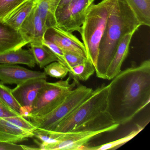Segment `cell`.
I'll list each match as a JSON object with an SVG mask.
<instances>
[{"instance_id":"7","label":"cell","mask_w":150,"mask_h":150,"mask_svg":"<svg viewBox=\"0 0 150 150\" xmlns=\"http://www.w3.org/2000/svg\"><path fill=\"white\" fill-rule=\"evenodd\" d=\"M120 125L115 123L106 129L94 131H71L58 133L50 131L56 142L39 147L40 150H83L88 142L98 135L116 129Z\"/></svg>"},{"instance_id":"26","label":"cell","mask_w":150,"mask_h":150,"mask_svg":"<svg viewBox=\"0 0 150 150\" xmlns=\"http://www.w3.org/2000/svg\"><path fill=\"white\" fill-rule=\"evenodd\" d=\"M27 0H0V22Z\"/></svg>"},{"instance_id":"25","label":"cell","mask_w":150,"mask_h":150,"mask_svg":"<svg viewBox=\"0 0 150 150\" xmlns=\"http://www.w3.org/2000/svg\"><path fill=\"white\" fill-rule=\"evenodd\" d=\"M44 68L46 75L56 79H64L69 73V69L58 61L52 62Z\"/></svg>"},{"instance_id":"15","label":"cell","mask_w":150,"mask_h":150,"mask_svg":"<svg viewBox=\"0 0 150 150\" xmlns=\"http://www.w3.org/2000/svg\"><path fill=\"white\" fill-rule=\"evenodd\" d=\"M34 136L33 132L23 129L0 117V142L17 144Z\"/></svg>"},{"instance_id":"32","label":"cell","mask_w":150,"mask_h":150,"mask_svg":"<svg viewBox=\"0 0 150 150\" xmlns=\"http://www.w3.org/2000/svg\"><path fill=\"white\" fill-rule=\"evenodd\" d=\"M32 110H33L32 106H22L20 110V115L25 118H28L30 116Z\"/></svg>"},{"instance_id":"29","label":"cell","mask_w":150,"mask_h":150,"mask_svg":"<svg viewBox=\"0 0 150 150\" xmlns=\"http://www.w3.org/2000/svg\"><path fill=\"white\" fill-rule=\"evenodd\" d=\"M64 52L67 67L69 69V72L72 67L82 64L88 59L73 52L65 51H64Z\"/></svg>"},{"instance_id":"27","label":"cell","mask_w":150,"mask_h":150,"mask_svg":"<svg viewBox=\"0 0 150 150\" xmlns=\"http://www.w3.org/2000/svg\"><path fill=\"white\" fill-rule=\"evenodd\" d=\"M4 118L13 124L28 131L33 132L37 129L31 122L21 115Z\"/></svg>"},{"instance_id":"12","label":"cell","mask_w":150,"mask_h":150,"mask_svg":"<svg viewBox=\"0 0 150 150\" xmlns=\"http://www.w3.org/2000/svg\"><path fill=\"white\" fill-rule=\"evenodd\" d=\"M47 29L45 23L37 11L35 6L22 23L19 30L29 44L42 43Z\"/></svg>"},{"instance_id":"11","label":"cell","mask_w":150,"mask_h":150,"mask_svg":"<svg viewBox=\"0 0 150 150\" xmlns=\"http://www.w3.org/2000/svg\"><path fill=\"white\" fill-rule=\"evenodd\" d=\"M46 79L36 78L28 80L17 85L12 92L21 106L33 107L41 89L47 82Z\"/></svg>"},{"instance_id":"5","label":"cell","mask_w":150,"mask_h":150,"mask_svg":"<svg viewBox=\"0 0 150 150\" xmlns=\"http://www.w3.org/2000/svg\"><path fill=\"white\" fill-rule=\"evenodd\" d=\"M93 90L80 85L74 88L63 102L47 115L30 116V121L38 129L53 131L63 119L69 116L92 94Z\"/></svg>"},{"instance_id":"31","label":"cell","mask_w":150,"mask_h":150,"mask_svg":"<svg viewBox=\"0 0 150 150\" xmlns=\"http://www.w3.org/2000/svg\"><path fill=\"white\" fill-rule=\"evenodd\" d=\"M0 150H23L22 145L0 142Z\"/></svg>"},{"instance_id":"10","label":"cell","mask_w":150,"mask_h":150,"mask_svg":"<svg viewBox=\"0 0 150 150\" xmlns=\"http://www.w3.org/2000/svg\"><path fill=\"white\" fill-rule=\"evenodd\" d=\"M47 79L44 72L34 71L12 64H0V81L3 84L18 85L28 80Z\"/></svg>"},{"instance_id":"17","label":"cell","mask_w":150,"mask_h":150,"mask_svg":"<svg viewBox=\"0 0 150 150\" xmlns=\"http://www.w3.org/2000/svg\"><path fill=\"white\" fill-rule=\"evenodd\" d=\"M38 1V0H27L8 16L3 21L19 30L22 23L36 6Z\"/></svg>"},{"instance_id":"23","label":"cell","mask_w":150,"mask_h":150,"mask_svg":"<svg viewBox=\"0 0 150 150\" xmlns=\"http://www.w3.org/2000/svg\"><path fill=\"white\" fill-rule=\"evenodd\" d=\"M144 128V126L137 125V129L132 131L126 136L119 139L117 140L108 142L106 144L95 146H88L87 145L84 148V150H106L108 149H114L121 146L128 142L137 136Z\"/></svg>"},{"instance_id":"30","label":"cell","mask_w":150,"mask_h":150,"mask_svg":"<svg viewBox=\"0 0 150 150\" xmlns=\"http://www.w3.org/2000/svg\"><path fill=\"white\" fill-rule=\"evenodd\" d=\"M21 115L10 109L6 105L0 98V117H10Z\"/></svg>"},{"instance_id":"28","label":"cell","mask_w":150,"mask_h":150,"mask_svg":"<svg viewBox=\"0 0 150 150\" xmlns=\"http://www.w3.org/2000/svg\"><path fill=\"white\" fill-rule=\"evenodd\" d=\"M42 44L48 47L53 52V54L57 58L59 62L67 67V64L65 58L64 52L62 49L53 42L48 41L44 38L43 40Z\"/></svg>"},{"instance_id":"9","label":"cell","mask_w":150,"mask_h":150,"mask_svg":"<svg viewBox=\"0 0 150 150\" xmlns=\"http://www.w3.org/2000/svg\"><path fill=\"white\" fill-rule=\"evenodd\" d=\"M44 38L53 42L64 51L73 52L87 58L83 42L71 33L55 26L47 29Z\"/></svg>"},{"instance_id":"8","label":"cell","mask_w":150,"mask_h":150,"mask_svg":"<svg viewBox=\"0 0 150 150\" xmlns=\"http://www.w3.org/2000/svg\"><path fill=\"white\" fill-rule=\"evenodd\" d=\"M95 0H72L55 13L56 27L72 33L79 32L90 6Z\"/></svg>"},{"instance_id":"4","label":"cell","mask_w":150,"mask_h":150,"mask_svg":"<svg viewBox=\"0 0 150 150\" xmlns=\"http://www.w3.org/2000/svg\"><path fill=\"white\" fill-rule=\"evenodd\" d=\"M109 86L104 84L93 90L92 94L53 131L64 133L72 131L82 124L107 111Z\"/></svg>"},{"instance_id":"18","label":"cell","mask_w":150,"mask_h":150,"mask_svg":"<svg viewBox=\"0 0 150 150\" xmlns=\"http://www.w3.org/2000/svg\"><path fill=\"white\" fill-rule=\"evenodd\" d=\"M61 0H38L37 11L48 28L56 26L55 13Z\"/></svg>"},{"instance_id":"2","label":"cell","mask_w":150,"mask_h":150,"mask_svg":"<svg viewBox=\"0 0 150 150\" xmlns=\"http://www.w3.org/2000/svg\"><path fill=\"white\" fill-rule=\"evenodd\" d=\"M140 26L125 0H116L99 46L95 68L98 78L106 79L108 68L121 38L128 33L136 32Z\"/></svg>"},{"instance_id":"16","label":"cell","mask_w":150,"mask_h":150,"mask_svg":"<svg viewBox=\"0 0 150 150\" xmlns=\"http://www.w3.org/2000/svg\"><path fill=\"white\" fill-rule=\"evenodd\" d=\"M0 64H21L34 68L36 62L30 49L27 50L22 48L0 54Z\"/></svg>"},{"instance_id":"1","label":"cell","mask_w":150,"mask_h":150,"mask_svg":"<svg viewBox=\"0 0 150 150\" xmlns=\"http://www.w3.org/2000/svg\"><path fill=\"white\" fill-rule=\"evenodd\" d=\"M109 84L108 110L116 123H128L150 102V61L121 71Z\"/></svg>"},{"instance_id":"19","label":"cell","mask_w":150,"mask_h":150,"mask_svg":"<svg viewBox=\"0 0 150 150\" xmlns=\"http://www.w3.org/2000/svg\"><path fill=\"white\" fill-rule=\"evenodd\" d=\"M115 123L107 110L78 126L72 131L100 130Z\"/></svg>"},{"instance_id":"14","label":"cell","mask_w":150,"mask_h":150,"mask_svg":"<svg viewBox=\"0 0 150 150\" xmlns=\"http://www.w3.org/2000/svg\"><path fill=\"white\" fill-rule=\"evenodd\" d=\"M135 32L128 33L121 38L108 68L106 79L111 80L122 71V64L129 53L130 43Z\"/></svg>"},{"instance_id":"33","label":"cell","mask_w":150,"mask_h":150,"mask_svg":"<svg viewBox=\"0 0 150 150\" xmlns=\"http://www.w3.org/2000/svg\"><path fill=\"white\" fill-rule=\"evenodd\" d=\"M71 1L72 0H61L60 3H59L58 6L57 8V10H58V9L62 8L63 7L67 5L69 2H71Z\"/></svg>"},{"instance_id":"34","label":"cell","mask_w":150,"mask_h":150,"mask_svg":"<svg viewBox=\"0 0 150 150\" xmlns=\"http://www.w3.org/2000/svg\"><path fill=\"white\" fill-rule=\"evenodd\" d=\"M23 150H40L39 147H37L35 146H27L22 145Z\"/></svg>"},{"instance_id":"6","label":"cell","mask_w":150,"mask_h":150,"mask_svg":"<svg viewBox=\"0 0 150 150\" xmlns=\"http://www.w3.org/2000/svg\"><path fill=\"white\" fill-rule=\"evenodd\" d=\"M71 79L70 75L65 80L46 82L38 93L30 117L47 115L61 104L76 85L79 84L74 80L72 83H71Z\"/></svg>"},{"instance_id":"24","label":"cell","mask_w":150,"mask_h":150,"mask_svg":"<svg viewBox=\"0 0 150 150\" xmlns=\"http://www.w3.org/2000/svg\"><path fill=\"white\" fill-rule=\"evenodd\" d=\"M0 98L12 110L20 114L22 106L12 93V89L1 81H0Z\"/></svg>"},{"instance_id":"13","label":"cell","mask_w":150,"mask_h":150,"mask_svg":"<svg viewBox=\"0 0 150 150\" xmlns=\"http://www.w3.org/2000/svg\"><path fill=\"white\" fill-rule=\"evenodd\" d=\"M29 44L19 30L0 22V54L23 48Z\"/></svg>"},{"instance_id":"21","label":"cell","mask_w":150,"mask_h":150,"mask_svg":"<svg viewBox=\"0 0 150 150\" xmlns=\"http://www.w3.org/2000/svg\"><path fill=\"white\" fill-rule=\"evenodd\" d=\"M29 44L36 64L41 69L52 62H58L57 58L53 52L42 43H32Z\"/></svg>"},{"instance_id":"3","label":"cell","mask_w":150,"mask_h":150,"mask_svg":"<svg viewBox=\"0 0 150 150\" xmlns=\"http://www.w3.org/2000/svg\"><path fill=\"white\" fill-rule=\"evenodd\" d=\"M116 0H102L92 4L79 33L86 52L87 57L96 67L99 46L106 28L108 17L113 9Z\"/></svg>"},{"instance_id":"22","label":"cell","mask_w":150,"mask_h":150,"mask_svg":"<svg viewBox=\"0 0 150 150\" xmlns=\"http://www.w3.org/2000/svg\"><path fill=\"white\" fill-rule=\"evenodd\" d=\"M95 72V67L91 61L87 59L85 62L72 67L69 72L70 76L77 83L79 81L87 80Z\"/></svg>"},{"instance_id":"20","label":"cell","mask_w":150,"mask_h":150,"mask_svg":"<svg viewBox=\"0 0 150 150\" xmlns=\"http://www.w3.org/2000/svg\"><path fill=\"white\" fill-rule=\"evenodd\" d=\"M141 26H150V0H125Z\"/></svg>"}]
</instances>
